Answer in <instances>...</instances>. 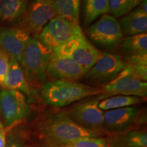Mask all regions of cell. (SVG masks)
<instances>
[{
    "instance_id": "1",
    "label": "cell",
    "mask_w": 147,
    "mask_h": 147,
    "mask_svg": "<svg viewBox=\"0 0 147 147\" xmlns=\"http://www.w3.org/2000/svg\"><path fill=\"white\" fill-rule=\"evenodd\" d=\"M40 131L50 147L62 146L82 138H96L100 136L78 125L64 112L57 113L45 119L40 125Z\"/></svg>"
},
{
    "instance_id": "2",
    "label": "cell",
    "mask_w": 147,
    "mask_h": 147,
    "mask_svg": "<svg viewBox=\"0 0 147 147\" xmlns=\"http://www.w3.org/2000/svg\"><path fill=\"white\" fill-rule=\"evenodd\" d=\"M40 93L49 105L64 107L87 97L100 95L102 93V89L76 81L51 80L42 84Z\"/></svg>"
},
{
    "instance_id": "3",
    "label": "cell",
    "mask_w": 147,
    "mask_h": 147,
    "mask_svg": "<svg viewBox=\"0 0 147 147\" xmlns=\"http://www.w3.org/2000/svg\"><path fill=\"white\" fill-rule=\"evenodd\" d=\"M52 52L40 41L38 36L32 37L19 61L29 84L42 86L45 83L48 63Z\"/></svg>"
},
{
    "instance_id": "4",
    "label": "cell",
    "mask_w": 147,
    "mask_h": 147,
    "mask_svg": "<svg viewBox=\"0 0 147 147\" xmlns=\"http://www.w3.org/2000/svg\"><path fill=\"white\" fill-rule=\"evenodd\" d=\"M80 32L82 29L79 24L55 16L45 25L38 38L44 45L54 51L70 41Z\"/></svg>"
},
{
    "instance_id": "5",
    "label": "cell",
    "mask_w": 147,
    "mask_h": 147,
    "mask_svg": "<svg viewBox=\"0 0 147 147\" xmlns=\"http://www.w3.org/2000/svg\"><path fill=\"white\" fill-rule=\"evenodd\" d=\"M98 97L76 103L69 108L67 115L76 123L86 129L101 136L104 130V112L99 108Z\"/></svg>"
},
{
    "instance_id": "6",
    "label": "cell",
    "mask_w": 147,
    "mask_h": 147,
    "mask_svg": "<svg viewBox=\"0 0 147 147\" xmlns=\"http://www.w3.org/2000/svg\"><path fill=\"white\" fill-rule=\"evenodd\" d=\"M126 65L119 55L102 52L95 63L84 75L83 78L94 85L106 84L118 76Z\"/></svg>"
},
{
    "instance_id": "7",
    "label": "cell",
    "mask_w": 147,
    "mask_h": 147,
    "mask_svg": "<svg viewBox=\"0 0 147 147\" xmlns=\"http://www.w3.org/2000/svg\"><path fill=\"white\" fill-rule=\"evenodd\" d=\"M54 52L68 57L87 71L95 63L102 53L87 39L82 31Z\"/></svg>"
},
{
    "instance_id": "8",
    "label": "cell",
    "mask_w": 147,
    "mask_h": 147,
    "mask_svg": "<svg viewBox=\"0 0 147 147\" xmlns=\"http://www.w3.org/2000/svg\"><path fill=\"white\" fill-rule=\"evenodd\" d=\"M87 33L96 45L107 49H115L123 40L119 22L109 14L101 16L88 28Z\"/></svg>"
},
{
    "instance_id": "9",
    "label": "cell",
    "mask_w": 147,
    "mask_h": 147,
    "mask_svg": "<svg viewBox=\"0 0 147 147\" xmlns=\"http://www.w3.org/2000/svg\"><path fill=\"white\" fill-rule=\"evenodd\" d=\"M57 16L54 0H32L24 14L21 28L38 36L45 25Z\"/></svg>"
},
{
    "instance_id": "10",
    "label": "cell",
    "mask_w": 147,
    "mask_h": 147,
    "mask_svg": "<svg viewBox=\"0 0 147 147\" xmlns=\"http://www.w3.org/2000/svg\"><path fill=\"white\" fill-rule=\"evenodd\" d=\"M0 111L7 125H12L27 118L29 106L21 91L3 89L0 91Z\"/></svg>"
},
{
    "instance_id": "11",
    "label": "cell",
    "mask_w": 147,
    "mask_h": 147,
    "mask_svg": "<svg viewBox=\"0 0 147 147\" xmlns=\"http://www.w3.org/2000/svg\"><path fill=\"white\" fill-rule=\"evenodd\" d=\"M102 93L97 95L101 100L113 95H126L144 97L147 95V83L121 73L111 82L106 84L102 88Z\"/></svg>"
},
{
    "instance_id": "12",
    "label": "cell",
    "mask_w": 147,
    "mask_h": 147,
    "mask_svg": "<svg viewBox=\"0 0 147 147\" xmlns=\"http://www.w3.org/2000/svg\"><path fill=\"white\" fill-rule=\"evenodd\" d=\"M87 71L68 57L53 51L47 65V74L53 80L76 81L83 78Z\"/></svg>"
},
{
    "instance_id": "13",
    "label": "cell",
    "mask_w": 147,
    "mask_h": 147,
    "mask_svg": "<svg viewBox=\"0 0 147 147\" xmlns=\"http://www.w3.org/2000/svg\"><path fill=\"white\" fill-rule=\"evenodd\" d=\"M31 38L30 34L21 27H0V49L18 61Z\"/></svg>"
},
{
    "instance_id": "14",
    "label": "cell",
    "mask_w": 147,
    "mask_h": 147,
    "mask_svg": "<svg viewBox=\"0 0 147 147\" xmlns=\"http://www.w3.org/2000/svg\"><path fill=\"white\" fill-rule=\"evenodd\" d=\"M135 106L107 110L104 113V130L110 134L127 131L139 115Z\"/></svg>"
},
{
    "instance_id": "15",
    "label": "cell",
    "mask_w": 147,
    "mask_h": 147,
    "mask_svg": "<svg viewBox=\"0 0 147 147\" xmlns=\"http://www.w3.org/2000/svg\"><path fill=\"white\" fill-rule=\"evenodd\" d=\"M120 45L126 64H147L146 33L127 37Z\"/></svg>"
},
{
    "instance_id": "16",
    "label": "cell",
    "mask_w": 147,
    "mask_h": 147,
    "mask_svg": "<svg viewBox=\"0 0 147 147\" xmlns=\"http://www.w3.org/2000/svg\"><path fill=\"white\" fill-rule=\"evenodd\" d=\"M3 87L5 89L19 91L26 95H30L32 89L27 81L19 61L12 57H10V67L5 76Z\"/></svg>"
},
{
    "instance_id": "17",
    "label": "cell",
    "mask_w": 147,
    "mask_h": 147,
    "mask_svg": "<svg viewBox=\"0 0 147 147\" xmlns=\"http://www.w3.org/2000/svg\"><path fill=\"white\" fill-rule=\"evenodd\" d=\"M106 140L108 147H147V134L139 130L110 134Z\"/></svg>"
},
{
    "instance_id": "18",
    "label": "cell",
    "mask_w": 147,
    "mask_h": 147,
    "mask_svg": "<svg viewBox=\"0 0 147 147\" xmlns=\"http://www.w3.org/2000/svg\"><path fill=\"white\" fill-rule=\"evenodd\" d=\"M119 24L123 34L127 36L146 33L147 13L140 8H137L121 18Z\"/></svg>"
},
{
    "instance_id": "19",
    "label": "cell",
    "mask_w": 147,
    "mask_h": 147,
    "mask_svg": "<svg viewBox=\"0 0 147 147\" xmlns=\"http://www.w3.org/2000/svg\"><path fill=\"white\" fill-rule=\"evenodd\" d=\"M29 0H0V21L12 24L21 23Z\"/></svg>"
},
{
    "instance_id": "20",
    "label": "cell",
    "mask_w": 147,
    "mask_h": 147,
    "mask_svg": "<svg viewBox=\"0 0 147 147\" xmlns=\"http://www.w3.org/2000/svg\"><path fill=\"white\" fill-rule=\"evenodd\" d=\"M57 16L75 24L78 23L80 0H54Z\"/></svg>"
},
{
    "instance_id": "21",
    "label": "cell",
    "mask_w": 147,
    "mask_h": 147,
    "mask_svg": "<svg viewBox=\"0 0 147 147\" xmlns=\"http://www.w3.org/2000/svg\"><path fill=\"white\" fill-rule=\"evenodd\" d=\"M142 101V97L126 95H113L104 99L99 102V108L102 110H110L117 108L129 107L138 104Z\"/></svg>"
},
{
    "instance_id": "22",
    "label": "cell",
    "mask_w": 147,
    "mask_h": 147,
    "mask_svg": "<svg viewBox=\"0 0 147 147\" xmlns=\"http://www.w3.org/2000/svg\"><path fill=\"white\" fill-rule=\"evenodd\" d=\"M84 19L87 25L110 12L109 0H84Z\"/></svg>"
},
{
    "instance_id": "23",
    "label": "cell",
    "mask_w": 147,
    "mask_h": 147,
    "mask_svg": "<svg viewBox=\"0 0 147 147\" xmlns=\"http://www.w3.org/2000/svg\"><path fill=\"white\" fill-rule=\"evenodd\" d=\"M141 0H109V10L114 17H121L137 7Z\"/></svg>"
},
{
    "instance_id": "24",
    "label": "cell",
    "mask_w": 147,
    "mask_h": 147,
    "mask_svg": "<svg viewBox=\"0 0 147 147\" xmlns=\"http://www.w3.org/2000/svg\"><path fill=\"white\" fill-rule=\"evenodd\" d=\"M57 147H108L106 139L102 138H82Z\"/></svg>"
},
{
    "instance_id": "25",
    "label": "cell",
    "mask_w": 147,
    "mask_h": 147,
    "mask_svg": "<svg viewBox=\"0 0 147 147\" xmlns=\"http://www.w3.org/2000/svg\"><path fill=\"white\" fill-rule=\"evenodd\" d=\"M121 72L138 80L146 82L147 64H127L126 67Z\"/></svg>"
},
{
    "instance_id": "26",
    "label": "cell",
    "mask_w": 147,
    "mask_h": 147,
    "mask_svg": "<svg viewBox=\"0 0 147 147\" xmlns=\"http://www.w3.org/2000/svg\"><path fill=\"white\" fill-rule=\"evenodd\" d=\"M10 55L0 49V85L2 87L10 67Z\"/></svg>"
},
{
    "instance_id": "27",
    "label": "cell",
    "mask_w": 147,
    "mask_h": 147,
    "mask_svg": "<svg viewBox=\"0 0 147 147\" xmlns=\"http://www.w3.org/2000/svg\"><path fill=\"white\" fill-rule=\"evenodd\" d=\"M6 129H0V147H5L6 146Z\"/></svg>"
},
{
    "instance_id": "28",
    "label": "cell",
    "mask_w": 147,
    "mask_h": 147,
    "mask_svg": "<svg viewBox=\"0 0 147 147\" xmlns=\"http://www.w3.org/2000/svg\"><path fill=\"white\" fill-rule=\"evenodd\" d=\"M5 147H23V146H22L21 144H18V143L11 142L9 143L7 146H5Z\"/></svg>"
},
{
    "instance_id": "29",
    "label": "cell",
    "mask_w": 147,
    "mask_h": 147,
    "mask_svg": "<svg viewBox=\"0 0 147 147\" xmlns=\"http://www.w3.org/2000/svg\"><path fill=\"white\" fill-rule=\"evenodd\" d=\"M3 124L1 123V122H0V129H3Z\"/></svg>"
}]
</instances>
